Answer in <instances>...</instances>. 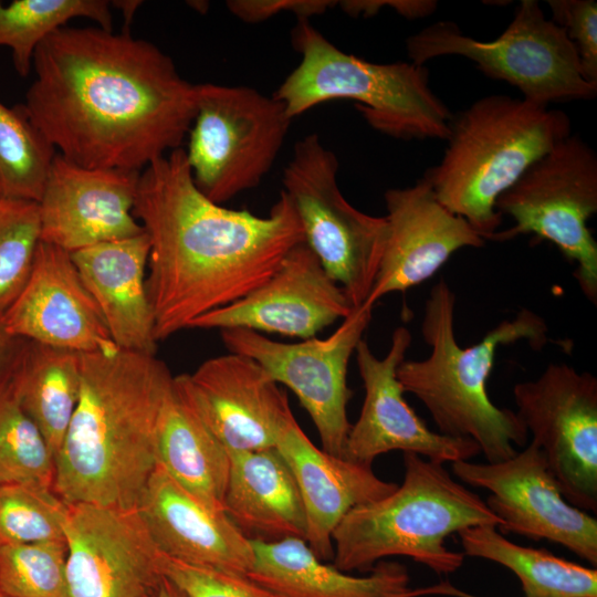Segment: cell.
<instances>
[{"mask_svg": "<svg viewBox=\"0 0 597 597\" xmlns=\"http://www.w3.org/2000/svg\"><path fill=\"white\" fill-rule=\"evenodd\" d=\"M23 107L65 159L85 168L144 170L181 148L197 84L128 31L62 27L36 48Z\"/></svg>", "mask_w": 597, "mask_h": 597, "instance_id": "cell-1", "label": "cell"}, {"mask_svg": "<svg viewBox=\"0 0 597 597\" xmlns=\"http://www.w3.org/2000/svg\"><path fill=\"white\" fill-rule=\"evenodd\" d=\"M133 213L150 241L146 289L157 342L254 291L305 242L285 191L266 216L226 208L197 188L184 148L142 170Z\"/></svg>", "mask_w": 597, "mask_h": 597, "instance_id": "cell-2", "label": "cell"}, {"mask_svg": "<svg viewBox=\"0 0 597 597\" xmlns=\"http://www.w3.org/2000/svg\"><path fill=\"white\" fill-rule=\"evenodd\" d=\"M172 379L156 356L82 354L78 401L55 459L53 490L67 504L136 507L157 465Z\"/></svg>", "mask_w": 597, "mask_h": 597, "instance_id": "cell-3", "label": "cell"}, {"mask_svg": "<svg viewBox=\"0 0 597 597\" xmlns=\"http://www.w3.org/2000/svg\"><path fill=\"white\" fill-rule=\"evenodd\" d=\"M455 295L442 279L425 304L421 333L430 346L426 359H405L397 377L405 392L427 408L438 432L472 440L486 462L513 457L514 446H525L528 432L516 412L495 406L488 394V379L498 348L526 341L533 348L548 342L544 320L522 308L513 320L501 322L476 344L461 347L454 334Z\"/></svg>", "mask_w": 597, "mask_h": 597, "instance_id": "cell-4", "label": "cell"}, {"mask_svg": "<svg viewBox=\"0 0 597 597\" xmlns=\"http://www.w3.org/2000/svg\"><path fill=\"white\" fill-rule=\"evenodd\" d=\"M570 135L562 109L492 94L452 114L441 160L423 177L438 200L485 240L499 229V197Z\"/></svg>", "mask_w": 597, "mask_h": 597, "instance_id": "cell-5", "label": "cell"}, {"mask_svg": "<svg viewBox=\"0 0 597 597\" xmlns=\"http://www.w3.org/2000/svg\"><path fill=\"white\" fill-rule=\"evenodd\" d=\"M404 480L390 494L347 513L333 533V565L370 572L389 556H407L438 575L458 570L464 554L446 540L501 521L478 494L455 481L443 463L404 453Z\"/></svg>", "mask_w": 597, "mask_h": 597, "instance_id": "cell-6", "label": "cell"}, {"mask_svg": "<svg viewBox=\"0 0 597 597\" xmlns=\"http://www.w3.org/2000/svg\"><path fill=\"white\" fill-rule=\"evenodd\" d=\"M292 42L298 65L273 96L293 119L312 107L346 98L375 129L401 139H443L452 113L429 85L426 66L374 63L343 52L308 20L298 19Z\"/></svg>", "mask_w": 597, "mask_h": 597, "instance_id": "cell-7", "label": "cell"}, {"mask_svg": "<svg viewBox=\"0 0 597 597\" xmlns=\"http://www.w3.org/2000/svg\"><path fill=\"white\" fill-rule=\"evenodd\" d=\"M411 63L460 55L486 76L515 86L523 100L549 103L591 100L597 85L585 80L577 52L564 30L546 19L535 0H522L507 28L494 40L464 35L451 21H438L406 40Z\"/></svg>", "mask_w": 597, "mask_h": 597, "instance_id": "cell-8", "label": "cell"}, {"mask_svg": "<svg viewBox=\"0 0 597 597\" xmlns=\"http://www.w3.org/2000/svg\"><path fill=\"white\" fill-rule=\"evenodd\" d=\"M291 122L273 95L242 85L197 84L185 149L197 188L222 205L256 187L272 168Z\"/></svg>", "mask_w": 597, "mask_h": 597, "instance_id": "cell-9", "label": "cell"}, {"mask_svg": "<svg viewBox=\"0 0 597 597\" xmlns=\"http://www.w3.org/2000/svg\"><path fill=\"white\" fill-rule=\"evenodd\" d=\"M514 226L489 240L534 234L554 243L577 264L575 277L584 295L597 303V242L588 219L597 211V155L583 138L569 135L536 160L495 203Z\"/></svg>", "mask_w": 597, "mask_h": 597, "instance_id": "cell-10", "label": "cell"}, {"mask_svg": "<svg viewBox=\"0 0 597 597\" xmlns=\"http://www.w3.org/2000/svg\"><path fill=\"white\" fill-rule=\"evenodd\" d=\"M337 172L336 155L317 134H310L294 146L282 190L294 206L305 244L356 308L364 304L376 280L387 221L354 208L339 190Z\"/></svg>", "mask_w": 597, "mask_h": 597, "instance_id": "cell-11", "label": "cell"}, {"mask_svg": "<svg viewBox=\"0 0 597 597\" xmlns=\"http://www.w3.org/2000/svg\"><path fill=\"white\" fill-rule=\"evenodd\" d=\"M373 307L360 305L326 338L298 343L276 342L249 329H222L229 353L258 362L279 385L290 388L311 417L322 449L344 458L352 423L347 405L353 391L347 385L348 363L371 320Z\"/></svg>", "mask_w": 597, "mask_h": 597, "instance_id": "cell-12", "label": "cell"}, {"mask_svg": "<svg viewBox=\"0 0 597 597\" xmlns=\"http://www.w3.org/2000/svg\"><path fill=\"white\" fill-rule=\"evenodd\" d=\"M516 415L544 453L563 498L597 512V378L566 364L513 388Z\"/></svg>", "mask_w": 597, "mask_h": 597, "instance_id": "cell-13", "label": "cell"}, {"mask_svg": "<svg viewBox=\"0 0 597 597\" xmlns=\"http://www.w3.org/2000/svg\"><path fill=\"white\" fill-rule=\"evenodd\" d=\"M452 472L463 483L490 493L485 503L501 521V532L559 544L597 566V520L563 498L533 441L503 461L454 462Z\"/></svg>", "mask_w": 597, "mask_h": 597, "instance_id": "cell-14", "label": "cell"}, {"mask_svg": "<svg viewBox=\"0 0 597 597\" xmlns=\"http://www.w3.org/2000/svg\"><path fill=\"white\" fill-rule=\"evenodd\" d=\"M67 597H153L166 556L136 509L70 504Z\"/></svg>", "mask_w": 597, "mask_h": 597, "instance_id": "cell-15", "label": "cell"}, {"mask_svg": "<svg viewBox=\"0 0 597 597\" xmlns=\"http://www.w3.org/2000/svg\"><path fill=\"white\" fill-rule=\"evenodd\" d=\"M172 385L229 452L275 448L293 417L286 391L245 355L209 358Z\"/></svg>", "mask_w": 597, "mask_h": 597, "instance_id": "cell-16", "label": "cell"}, {"mask_svg": "<svg viewBox=\"0 0 597 597\" xmlns=\"http://www.w3.org/2000/svg\"><path fill=\"white\" fill-rule=\"evenodd\" d=\"M410 344L411 334L405 326L394 331L383 358L371 352L365 339L358 343L355 356L365 398L359 417L348 432L344 458L371 465L380 454L402 451L444 464L471 460L481 453L470 439L430 430L406 401L397 369L406 359Z\"/></svg>", "mask_w": 597, "mask_h": 597, "instance_id": "cell-17", "label": "cell"}, {"mask_svg": "<svg viewBox=\"0 0 597 597\" xmlns=\"http://www.w3.org/2000/svg\"><path fill=\"white\" fill-rule=\"evenodd\" d=\"M353 310L343 289L303 242L287 252L259 287L196 318L189 328H243L308 339Z\"/></svg>", "mask_w": 597, "mask_h": 597, "instance_id": "cell-18", "label": "cell"}, {"mask_svg": "<svg viewBox=\"0 0 597 597\" xmlns=\"http://www.w3.org/2000/svg\"><path fill=\"white\" fill-rule=\"evenodd\" d=\"M0 326L11 338L81 354L118 350L71 254L43 241L25 285L0 316Z\"/></svg>", "mask_w": 597, "mask_h": 597, "instance_id": "cell-19", "label": "cell"}, {"mask_svg": "<svg viewBox=\"0 0 597 597\" xmlns=\"http://www.w3.org/2000/svg\"><path fill=\"white\" fill-rule=\"evenodd\" d=\"M140 172L85 168L56 153L38 202L41 241L72 253L142 233L133 213Z\"/></svg>", "mask_w": 597, "mask_h": 597, "instance_id": "cell-20", "label": "cell"}, {"mask_svg": "<svg viewBox=\"0 0 597 597\" xmlns=\"http://www.w3.org/2000/svg\"><path fill=\"white\" fill-rule=\"evenodd\" d=\"M387 239L373 289L364 302L402 292L430 279L458 250L480 248L484 239L452 213L421 178L410 187L385 192Z\"/></svg>", "mask_w": 597, "mask_h": 597, "instance_id": "cell-21", "label": "cell"}, {"mask_svg": "<svg viewBox=\"0 0 597 597\" xmlns=\"http://www.w3.org/2000/svg\"><path fill=\"white\" fill-rule=\"evenodd\" d=\"M135 509L167 558L244 575L251 569V540L224 512L202 504L160 465L150 474Z\"/></svg>", "mask_w": 597, "mask_h": 597, "instance_id": "cell-22", "label": "cell"}, {"mask_svg": "<svg viewBox=\"0 0 597 597\" xmlns=\"http://www.w3.org/2000/svg\"><path fill=\"white\" fill-rule=\"evenodd\" d=\"M275 448L291 469L300 491L306 520L304 540L322 561L333 558V533L349 511L379 500L398 486L380 479L371 465L318 449L294 416Z\"/></svg>", "mask_w": 597, "mask_h": 597, "instance_id": "cell-23", "label": "cell"}, {"mask_svg": "<svg viewBox=\"0 0 597 597\" xmlns=\"http://www.w3.org/2000/svg\"><path fill=\"white\" fill-rule=\"evenodd\" d=\"M149 250L144 230L70 254L118 349L156 356L158 342L146 289Z\"/></svg>", "mask_w": 597, "mask_h": 597, "instance_id": "cell-24", "label": "cell"}, {"mask_svg": "<svg viewBox=\"0 0 597 597\" xmlns=\"http://www.w3.org/2000/svg\"><path fill=\"white\" fill-rule=\"evenodd\" d=\"M252 580L281 597H418L436 594L434 586L413 589L407 568L380 561L367 575L356 576L320 559L304 538L251 540Z\"/></svg>", "mask_w": 597, "mask_h": 597, "instance_id": "cell-25", "label": "cell"}, {"mask_svg": "<svg viewBox=\"0 0 597 597\" xmlns=\"http://www.w3.org/2000/svg\"><path fill=\"white\" fill-rule=\"evenodd\" d=\"M223 511L249 538H304L306 520L296 481L276 450L229 452Z\"/></svg>", "mask_w": 597, "mask_h": 597, "instance_id": "cell-26", "label": "cell"}, {"mask_svg": "<svg viewBox=\"0 0 597 597\" xmlns=\"http://www.w3.org/2000/svg\"><path fill=\"white\" fill-rule=\"evenodd\" d=\"M156 455L157 464L182 489L211 510L224 512L229 451L178 396L174 385L163 408Z\"/></svg>", "mask_w": 597, "mask_h": 597, "instance_id": "cell-27", "label": "cell"}, {"mask_svg": "<svg viewBox=\"0 0 597 597\" xmlns=\"http://www.w3.org/2000/svg\"><path fill=\"white\" fill-rule=\"evenodd\" d=\"M10 362L18 398L56 459L80 397L82 354L14 338Z\"/></svg>", "mask_w": 597, "mask_h": 597, "instance_id": "cell-28", "label": "cell"}, {"mask_svg": "<svg viewBox=\"0 0 597 597\" xmlns=\"http://www.w3.org/2000/svg\"><path fill=\"white\" fill-rule=\"evenodd\" d=\"M493 525L458 532L463 554L510 569L525 597H597V569L561 558L544 548L515 544Z\"/></svg>", "mask_w": 597, "mask_h": 597, "instance_id": "cell-29", "label": "cell"}, {"mask_svg": "<svg viewBox=\"0 0 597 597\" xmlns=\"http://www.w3.org/2000/svg\"><path fill=\"white\" fill-rule=\"evenodd\" d=\"M111 4L106 0H14L0 1V46L12 52L15 71L27 77L40 43L74 18H87L113 30Z\"/></svg>", "mask_w": 597, "mask_h": 597, "instance_id": "cell-30", "label": "cell"}, {"mask_svg": "<svg viewBox=\"0 0 597 597\" xmlns=\"http://www.w3.org/2000/svg\"><path fill=\"white\" fill-rule=\"evenodd\" d=\"M10 355L0 374V485L53 488L55 455L18 398Z\"/></svg>", "mask_w": 597, "mask_h": 597, "instance_id": "cell-31", "label": "cell"}, {"mask_svg": "<svg viewBox=\"0 0 597 597\" xmlns=\"http://www.w3.org/2000/svg\"><path fill=\"white\" fill-rule=\"evenodd\" d=\"M56 153L23 104L0 102V198L39 202Z\"/></svg>", "mask_w": 597, "mask_h": 597, "instance_id": "cell-32", "label": "cell"}, {"mask_svg": "<svg viewBox=\"0 0 597 597\" xmlns=\"http://www.w3.org/2000/svg\"><path fill=\"white\" fill-rule=\"evenodd\" d=\"M69 512L53 488L0 485V545L64 541Z\"/></svg>", "mask_w": 597, "mask_h": 597, "instance_id": "cell-33", "label": "cell"}, {"mask_svg": "<svg viewBox=\"0 0 597 597\" xmlns=\"http://www.w3.org/2000/svg\"><path fill=\"white\" fill-rule=\"evenodd\" d=\"M0 593L9 597H67L65 541L0 545Z\"/></svg>", "mask_w": 597, "mask_h": 597, "instance_id": "cell-34", "label": "cell"}, {"mask_svg": "<svg viewBox=\"0 0 597 597\" xmlns=\"http://www.w3.org/2000/svg\"><path fill=\"white\" fill-rule=\"evenodd\" d=\"M40 242L38 202L0 198V316L25 285Z\"/></svg>", "mask_w": 597, "mask_h": 597, "instance_id": "cell-35", "label": "cell"}, {"mask_svg": "<svg viewBox=\"0 0 597 597\" xmlns=\"http://www.w3.org/2000/svg\"><path fill=\"white\" fill-rule=\"evenodd\" d=\"M163 574L188 597H281L244 574L165 558Z\"/></svg>", "mask_w": 597, "mask_h": 597, "instance_id": "cell-36", "label": "cell"}, {"mask_svg": "<svg viewBox=\"0 0 597 597\" xmlns=\"http://www.w3.org/2000/svg\"><path fill=\"white\" fill-rule=\"evenodd\" d=\"M553 19L574 45L583 75L597 85V2L595 0H548Z\"/></svg>", "mask_w": 597, "mask_h": 597, "instance_id": "cell-37", "label": "cell"}, {"mask_svg": "<svg viewBox=\"0 0 597 597\" xmlns=\"http://www.w3.org/2000/svg\"><path fill=\"white\" fill-rule=\"evenodd\" d=\"M335 3L328 0H229L226 4L240 20L258 23L283 11L294 13L297 20H308L312 15L324 13Z\"/></svg>", "mask_w": 597, "mask_h": 597, "instance_id": "cell-38", "label": "cell"}, {"mask_svg": "<svg viewBox=\"0 0 597 597\" xmlns=\"http://www.w3.org/2000/svg\"><path fill=\"white\" fill-rule=\"evenodd\" d=\"M341 8L352 17H370L381 8H392L399 14L409 18H422L431 14L436 8V1H374V0H347L339 2Z\"/></svg>", "mask_w": 597, "mask_h": 597, "instance_id": "cell-39", "label": "cell"}, {"mask_svg": "<svg viewBox=\"0 0 597 597\" xmlns=\"http://www.w3.org/2000/svg\"><path fill=\"white\" fill-rule=\"evenodd\" d=\"M153 597H188L176 584L166 578L160 580Z\"/></svg>", "mask_w": 597, "mask_h": 597, "instance_id": "cell-40", "label": "cell"}, {"mask_svg": "<svg viewBox=\"0 0 597 597\" xmlns=\"http://www.w3.org/2000/svg\"><path fill=\"white\" fill-rule=\"evenodd\" d=\"M113 7H116L117 9H121L123 12V17L125 20V28H127L137 10V8L140 6L142 1L136 0H119V1H112L111 2Z\"/></svg>", "mask_w": 597, "mask_h": 597, "instance_id": "cell-41", "label": "cell"}, {"mask_svg": "<svg viewBox=\"0 0 597 597\" xmlns=\"http://www.w3.org/2000/svg\"><path fill=\"white\" fill-rule=\"evenodd\" d=\"M14 338L9 337L0 326V374L8 360Z\"/></svg>", "mask_w": 597, "mask_h": 597, "instance_id": "cell-42", "label": "cell"}, {"mask_svg": "<svg viewBox=\"0 0 597 597\" xmlns=\"http://www.w3.org/2000/svg\"><path fill=\"white\" fill-rule=\"evenodd\" d=\"M438 594L440 595H449V596H455V597H479L471 594H468L465 591L459 590L458 588L447 584L441 583L438 585Z\"/></svg>", "mask_w": 597, "mask_h": 597, "instance_id": "cell-43", "label": "cell"}, {"mask_svg": "<svg viewBox=\"0 0 597 597\" xmlns=\"http://www.w3.org/2000/svg\"><path fill=\"white\" fill-rule=\"evenodd\" d=\"M0 597H9V596H6V595H3V594L0 593Z\"/></svg>", "mask_w": 597, "mask_h": 597, "instance_id": "cell-44", "label": "cell"}]
</instances>
